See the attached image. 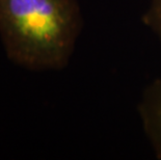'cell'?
<instances>
[{
	"label": "cell",
	"mask_w": 161,
	"mask_h": 160,
	"mask_svg": "<svg viewBox=\"0 0 161 160\" xmlns=\"http://www.w3.org/2000/svg\"><path fill=\"white\" fill-rule=\"evenodd\" d=\"M142 22L161 44V0H148V6L142 15Z\"/></svg>",
	"instance_id": "3957f363"
},
{
	"label": "cell",
	"mask_w": 161,
	"mask_h": 160,
	"mask_svg": "<svg viewBox=\"0 0 161 160\" xmlns=\"http://www.w3.org/2000/svg\"><path fill=\"white\" fill-rule=\"evenodd\" d=\"M138 114L143 133L156 158L161 160V76L143 90Z\"/></svg>",
	"instance_id": "7a4b0ae2"
},
{
	"label": "cell",
	"mask_w": 161,
	"mask_h": 160,
	"mask_svg": "<svg viewBox=\"0 0 161 160\" xmlns=\"http://www.w3.org/2000/svg\"><path fill=\"white\" fill-rule=\"evenodd\" d=\"M83 28L77 0H0V41L9 62L32 72L69 66Z\"/></svg>",
	"instance_id": "6da1fadb"
}]
</instances>
